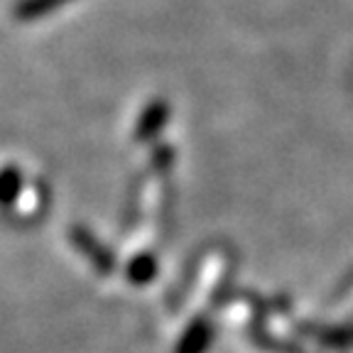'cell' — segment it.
Listing matches in <instances>:
<instances>
[{
    "label": "cell",
    "mask_w": 353,
    "mask_h": 353,
    "mask_svg": "<svg viewBox=\"0 0 353 353\" xmlns=\"http://www.w3.org/2000/svg\"><path fill=\"white\" fill-rule=\"evenodd\" d=\"M72 243L77 245V248H81L83 253H86V258L91 260L99 270L108 272L110 268H113V260H110L108 250H105L103 245H101V243L86 231V228H81V226L72 228Z\"/></svg>",
    "instance_id": "6da1fadb"
},
{
    "label": "cell",
    "mask_w": 353,
    "mask_h": 353,
    "mask_svg": "<svg viewBox=\"0 0 353 353\" xmlns=\"http://www.w3.org/2000/svg\"><path fill=\"white\" fill-rule=\"evenodd\" d=\"M165 118H167V105L162 103V101H157V103H152L148 110H145L143 121H140L138 130H135V135H138L140 140L150 138V135H154V132L160 130L162 125H165Z\"/></svg>",
    "instance_id": "7a4b0ae2"
},
{
    "label": "cell",
    "mask_w": 353,
    "mask_h": 353,
    "mask_svg": "<svg viewBox=\"0 0 353 353\" xmlns=\"http://www.w3.org/2000/svg\"><path fill=\"white\" fill-rule=\"evenodd\" d=\"M22 187V174L15 167H6L0 172V204H12L15 196L20 194Z\"/></svg>",
    "instance_id": "3957f363"
},
{
    "label": "cell",
    "mask_w": 353,
    "mask_h": 353,
    "mask_svg": "<svg viewBox=\"0 0 353 353\" xmlns=\"http://www.w3.org/2000/svg\"><path fill=\"white\" fill-rule=\"evenodd\" d=\"M209 341V329L204 324H194L192 329L184 334L182 343H179V353H201Z\"/></svg>",
    "instance_id": "277c9868"
},
{
    "label": "cell",
    "mask_w": 353,
    "mask_h": 353,
    "mask_svg": "<svg viewBox=\"0 0 353 353\" xmlns=\"http://www.w3.org/2000/svg\"><path fill=\"white\" fill-rule=\"evenodd\" d=\"M66 0H28L25 6L17 10V15L22 17H34V15H42V12H50L54 10L57 6H61Z\"/></svg>",
    "instance_id": "5b68a950"
},
{
    "label": "cell",
    "mask_w": 353,
    "mask_h": 353,
    "mask_svg": "<svg viewBox=\"0 0 353 353\" xmlns=\"http://www.w3.org/2000/svg\"><path fill=\"white\" fill-rule=\"evenodd\" d=\"M154 272V263L150 258H140L130 265V280L132 282H145Z\"/></svg>",
    "instance_id": "8992f818"
}]
</instances>
